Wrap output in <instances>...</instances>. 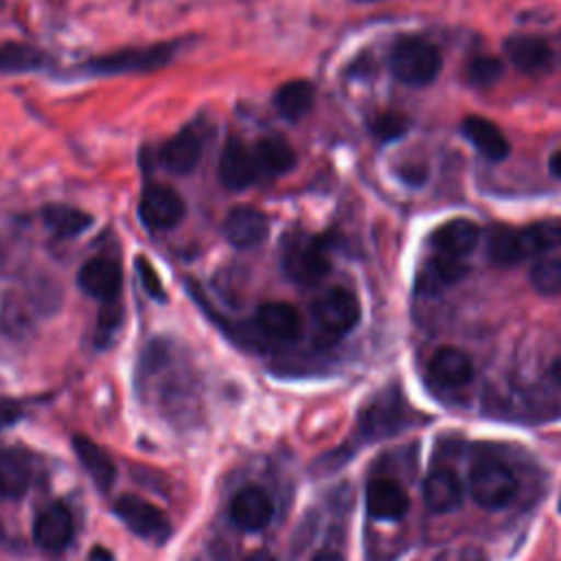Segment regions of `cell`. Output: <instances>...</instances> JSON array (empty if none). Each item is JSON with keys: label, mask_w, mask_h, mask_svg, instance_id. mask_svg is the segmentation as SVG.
I'll use <instances>...</instances> for the list:
<instances>
[{"label": "cell", "mask_w": 561, "mask_h": 561, "mask_svg": "<svg viewBox=\"0 0 561 561\" xmlns=\"http://www.w3.org/2000/svg\"><path fill=\"white\" fill-rule=\"evenodd\" d=\"M530 283L543 296L561 294V256H546L530 267Z\"/></svg>", "instance_id": "obj_30"}, {"label": "cell", "mask_w": 561, "mask_h": 561, "mask_svg": "<svg viewBox=\"0 0 561 561\" xmlns=\"http://www.w3.org/2000/svg\"><path fill=\"white\" fill-rule=\"evenodd\" d=\"M423 500L432 513H449L462 502L460 478L449 467H438L423 482Z\"/></svg>", "instance_id": "obj_21"}, {"label": "cell", "mask_w": 561, "mask_h": 561, "mask_svg": "<svg viewBox=\"0 0 561 561\" xmlns=\"http://www.w3.org/2000/svg\"><path fill=\"white\" fill-rule=\"evenodd\" d=\"M401 175H403L405 182L421 184L423 178H425V167H423V164H405L403 171H401Z\"/></svg>", "instance_id": "obj_36"}, {"label": "cell", "mask_w": 561, "mask_h": 561, "mask_svg": "<svg viewBox=\"0 0 561 561\" xmlns=\"http://www.w3.org/2000/svg\"><path fill=\"white\" fill-rule=\"evenodd\" d=\"M75 533V524H72V515L64 504H50L46 506L35 524H33V537L35 543L46 550V552H59L64 550Z\"/></svg>", "instance_id": "obj_16"}, {"label": "cell", "mask_w": 561, "mask_h": 561, "mask_svg": "<svg viewBox=\"0 0 561 561\" xmlns=\"http://www.w3.org/2000/svg\"><path fill=\"white\" fill-rule=\"evenodd\" d=\"M316 103V88L311 81L307 79H294L283 83L276 94H274V107L276 112L289 121L296 123L302 116H307L311 112Z\"/></svg>", "instance_id": "obj_26"}, {"label": "cell", "mask_w": 561, "mask_h": 561, "mask_svg": "<svg viewBox=\"0 0 561 561\" xmlns=\"http://www.w3.org/2000/svg\"><path fill=\"white\" fill-rule=\"evenodd\" d=\"M31 482L28 456L20 449H0V497H20Z\"/></svg>", "instance_id": "obj_28"}, {"label": "cell", "mask_w": 561, "mask_h": 561, "mask_svg": "<svg viewBox=\"0 0 561 561\" xmlns=\"http://www.w3.org/2000/svg\"><path fill=\"white\" fill-rule=\"evenodd\" d=\"M390 70L392 75L408 85H427L440 72L438 50L421 37H399L390 50Z\"/></svg>", "instance_id": "obj_4"}, {"label": "cell", "mask_w": 561, "mask_h": 561, "mask_svg": "<svg viewBox=\"0 0 561 561\" xmlns=\"http://www.w3.org/2000/svg\"><path fill=\"white\" fill-rule=\"evenodd\" d=\"M226 241L234 248H254L265 241L270 232V219L265 213L252 206H237L232 208L221 226Z\"/></svg>", "instance_id": "obj_11"}, {"label": "cell", "mask_w": 561, "mask_h": 561, "mask_svg": "<svg viewBox=\"0 0 561 561\" xmlns=\"http://www.w3.org/2000/svg\"><path fill=\"white\" fill-rule=\"evenodd\" d=\"M245 561H276V557L272 552H267V550H256Z\"/></svg>", "instance_id": "obj_39"}, {"label": "cell", "mask_w": 561, "mask_h": 561, "mask_svg": "<svg viewBox=\"0 0 561 561\" xmlns=\"http://www.w3.org/2000/svg\"><path fill=\"white\" fill-rule=\"evenodd\" d=\"M427 375L443 388H460L473 377V364L465 351L456 346H443L432 355Z\"/></svg>", "instance_id": "obj_19"}, {"label": "cell", "mask_w": 561, "mask_h": 561, "mask_svg": "<svg viewBox=\"0 0 561 561\" xmlns=\"http://www.w3.org/2000/svg\"><path fill=\"white\" fill-rule=\"evenodd\" d=\"M44 226L57 239H72L92 226V215L70 204H48L42 208Z\"/></svg>", "instance_id": "obj_27"}, {"label": "cell", "mask_w": 561, "mask_h": 561, "mask_svg": "<svg viewBox=\"0 0 561 561\" xmlns=\"http://www.w3.org/2000/svg\"><path fill=\"white\" fill-rule=\"evenodd\" d=\"M217 175L228 191H245L256 184L261 180V171L252 145H245L241 138L234 136L228 138L219 156Z\"/></svg>", "instance_id": "obj_8"}, {"label": "cell", "mask_w": 561, "mask_h": 561, "mask_svg": "<svg viewBox=\"0 0 561 561\" xmlns=\"http://www.w3.org/2000/svg\"><path fill=\"white\" fill-rule=\"evenodd\" d=\"M478 239H480L478 224H473L467 217H456V219H449V221L440 224L432 232L430 243L434 245L436 252L462 259L467 252H471L476 248Z\"/></svg>", "instance_id": "obj_20"}, {"label": "cell", "mask_w": 561, "mask_h": 561, "mask_svg": "<svg viewBox=\"0 0 561 561\" xmlns=\"http://www.w3.org/2000/svg\"><path fill=\"white\" fill-rule=\"evenodd\" d=\"M182 42H158L151 46H134L121 48L114 53H105L99 57L88 59L81 66V75L88 77H116V75H136V72H151L173 61L180 53Z\"/></svg>", "instance_id": "obj_2"}, {"label": "cell", "mask_w": 561, "mask_h": 561, "mask_svg": "<svg viewBox=\"0 0 561 561\" xmlns=\"http://www.w3.org/2000/svg\"><path fill=\"white\" fill-rule=\"evenodd\" d=\"M280 267L296 285L309 287L320 283L331 270L324 237L302 230L287 232L280 243Z\"/></svg>", "instance_id": "obj_3"}, {"label": "cell", "mask_w": 561, "mask_h": 561, "mask_svg": "<svg viewBox=\"0 0 561 561\" xmlns=\"http://www.w3.org/2000/svg\"><path fill=\"white\" fill-rule=\"evenodd\" d=\"M186 213L184 197L167 184H147L138 202V217L149 230H171Z\"/></svg>", "instance_id": "obj_7"}, {"label": "cell", "mask_w": 561, "mask_h": 561, "mask_svg": "<svg viewBox=\"0 0 561 561\" xmlns=\"http://www.w3.org/2000/svg\"><path fill=\"white\" fill-rule=\"evenodd\" d=\"M465 274H467V265L458 256L436 252L427 261H423V265L419 267L414 276V289L419 294L434 296L447 289L449 285L458 283L460 278H465Z\"/></svg>", "instance_id": "obj_13"}, {"label": "cell", "mask_w": 561, "mask_h": 561, "mask_svg": "<svg viewBox=\"0 0 561 561\" xmlns=\"http://www.w3.org/2000/svg\"><path fill=\"white\" fill-rule=\"evenodd\" d=\"M274 506L270 495L259 486H243L230 502V519L241 530L254 533L270 524Z\"/></svg>", "instance_id": "obj_15"}, {"label": "cell", "mask_w": 561, "mask_h": 561, "mask_svg": "<svg viewBox=\"0 0 561 561\" xmlns=\"http://www.w3.org/2000/svg\"><path fill=\"white\" fill-rule=\"evenodd\" d=\"M500 75H502V61L495 57L480 55L467 64V79L473 85H491L500 79Z\"/></svg>", "instance_id": "obj_32"}, {"label": "cell", "mask_w": 561, "mask_h": 561, "mask_svg": "<svg viewBox=\"0 0 561 561\" xmlns=\"http://www.w3.org/2000/svg\"><path fill=\"white\" fill-rule=\"evenodd\" d=\"M134 265H136L138 278H140L142 289L147 291V296H149V298H153V300H158V302H164V300H167V291H164V285H162L160 274L156 272V267H153V265H151L142 254H138V256H136Z\"/></svg>", "instance_id": "obj_34"}, {"label": "cell", "mask_w": 561, "mask_h": 561, "mask_svg": "<svg viewBox=\"0 0 561 561\" xmlns=\"http://www.w3.org/2000/svg\"><path fill=\"white\" fill-rule=\"evenodd\" d=\"M550 370H552V377L561 383V355L554 359V364H552V368H550Z\"/></svg>", "instance_id": "obj_40"}, {"label": "cell", "mask_w": 561, "mask_h": 561, "mask_svg": "<svg viewBox=\"0 0 561 561\" xmlns=\"http://www.w3.org/2000/svg\"><path fill=\"white\" fill-rule=\"evenodd\" d=\"M53 64V57L24 42H0V72L2 75H22L39 72Z\"/></svg>", "instance_id": "obj_25"}, {"label": "cell", "mask_w": 561, "mask_h": 561, "mask_svg": "<svg viewBox=\"0 0 561 561\" xmlns=\"http://www.w3.org/2000/svg\"><path fill=\"white\" fill-rule=\"evenodd\" d=\"M114 513L134 535L142 539L164 541L169 535V519L164 513L138 495H121L114 502Z\"/></svg>", "instance_id": "obj_9"}, {"label": "cell", "mask_w": 561, "mask_h": 561, "mask_svg": "<svg viewBox=\"0 0 561 561\" xmlns=\"http://www.w3.org/2000/svg\"><path fill=\"white\" fill-rule=\"evenodd\" d=\"M77 285L90 298L101 300L103 305L121 300L123 291V270L116 261L107 256H94L85 261L77 274Z\"/></svg>", "instance_id": "obj_10"}, {"label": "cell", "mask_w": 561, "mask_h": 561, "mask_svg": "<svg viewBox=\"0 0 561 561\" xmlns=\"http://www.w3.org/2000/svg\"><path fill=\"white\" fill-rule=\"evenodd\" d=\"M311 316L324 335L340 337L355 329L362 316V307L351 289L331 287L311 302Z\"/></svg>", "instance_id": "obj_6"}, {"label": "cell", "mask_w": 561, "mask_h": 561, "mask_svg": "<svg viewBox=\"0 0 561 561\" xmlns=\"http://www.w3.org/2000/svg\"><path fill=\"white\" fill-rule=\"evenodd\" d=\"M311 561H344V557L333 550H324V552H318Z\"/></svg>", "instance_id": "obj_38"}, {"label": "cell", "mask_w": 561, "mask_h": 561, "mask_svg": "<svg viewBox=\"0 0 561 561\" xmlns=\"http://www.w3.org/2000/svg\"><path fill=\"white\" fill-rule=\"evenodd\" d=\"M202 158V138L193 129H180L175 136H171L167 142L158 149V160L162 169L175 175H186L195 171L197 162Z\"/></svg>", "instance_id": "obj_17"}, {"label": "cell", "mask_w": 561, "mask_h": 561, "mask_svg": "<svg viewBox=\"0 0 561 561\" xmlns=\"http://www.w3.org/2000/svg\"><path fill=\"white\" fill-rule=\"evenodd\" d=\"M254 158L261 171V180H274L289 173L296 164V153L283 136H263L254 145Z\"/></svg>", "instance_id": "obj_22"}, {"label": "cell", "mask_w": 561, "mask_h": 561, "mask_svg": "<svg viewBox=\"0 0 561 561\" xmlns=\"http://www.w3.org/2000/svg\"><path fill=\"white\" fill-rule=\"evenodd\" d=\"M504 55L526 75H541L552 66V48L539 35H511L504 42Z\"/></svg>", "instance_id": "obj_14"}, {"label": "cell", "mask_w": 561, "mask_h": 561, "mask_svg": "<svg viewBox=\"0 0 561 561\" xmlns=\"http://www.w3.org/2000/svg\"><path fill=\"white\" fill-rule=\"evenodd\" d=\"M399 401H390V399H381L375 401L366 414L362 416V430L364 434L370 436H381V434H390L401 425L399 419Z\"/></svg>", "instance_id": "obj_29"}, {"label": "cell", "mask_w": 561, "mask_h": 561, "mask_svg": "<svg viewBox=\"0 0 561 561\" xmlns=\"http://www.w3.org/2000/svg\"><path fill=\"white\" fill-rule=\"evenodd\" d=\"M370 134L377 136L379 140H394V138H401L408 129V121L405 116L401 114H394V112H381L377 114L370 123Z\"/></svg>", "instance_id": "obj_33"}, {"label": "cell", "mask_w": 561, "mask_h": 561, "mask_svg": "<svg viewBox=\"0 0 561 561\" xmlns=\"http://www.w3.org/2000/svg\"><path fill=\"white\" fill-rule=\"evenodd\" d=\"M22 416V408L7 397H0V430L13 425Z\"/></svg>", "instance_id": "obj_35"}, {"label": "cell", "mask_w": 561, "mask_h": 561, "mask_svg": "<svg viewBox=\"0 0 561 561\" xmlns=\"http://www.w3.org/2000/svg\"><path fill=\"white\" fill-rule=\"evenodd\" d=\"M256 329L276 342H296L302 333V318L291 302L272 300L263 302L254 313Z\"/></svg>", "instance_id": "obj_12"}, {"label": "cell", "mask_w": 561, "mask_h": 561, "mask_svg": "<svg viewBox=\"0 0 561 561\" xmlns=\"http://www.w3.org/2000/svg\"><path fill=\"white\" fill-rule=\"evenodd\" d=\"M469 491L480 506L502 508L515 497L517 478L502 460L482 458L471 467Z\"/></svg>", "instance_id": "obj_5"}, {"label": "cell", "mask_w": 561, "mask_h": 561, "mask_svg": "<svg viewBox=\"0 0 561 561\" xmlns=\"http://www.w3.org/2000/svg\"><path fill=\"white\" fill-rule=\"evenodd\" d=\"M408 491L388 478H377L366 489V508L375 519L394 522L408 513Z\"/></svg>", "instance_id": "obj_18"}, {"label": "cell", "mask_w": 561, "mask_h": 561, "mask_svg": "<svg viewBox=\"0 0 561 561\" xmlns=\"http://www.w3.org/2000/svg\"><path fill=\"white\" fill-rule=\"evenodd\" d=\"M462 134L489 160H504L511 151L508 140L504 138L500 127L489 118L467 116L462 121Z\"/></svg>", "instance_id": "obj_23"}, {"label": "cell", "mask_w": 561, "mask_h": 561, "mask_svg": "<svg viewBox=\"0 0 561 561\" xmlns=\"http://www.w3.org/2000/svg\"><path fill=\"white\" fill-rule=\"evenodd\" d=\"M72 447H75V454H77L81 467L92 478V482L101 491H107L116 480V465L110 458V454L103 447H99L96 443H92L88 436H79V434L72 438Z\"/></svg>", "instance_id": "obj_24"}, {"label": "cell", "mask_w": 561, "mask_h": 561, "mask_svg": "<svg viewBox=\"0 0 561 561\" xmlns=\"http://www.w3.org/2000/svg\"><path fill=\"white\" fill-rule=\"evenodd\" d=\"M561 248V221H535L524 228L497 226L486 239V252L497 265H515L537 254Z\"/></svg>", "instance_id": "obj_1"}, {"label": "cell", "mask_w": 561, "mask_h": 561, "mask_svg": "<svg viewBox=\"0 0 561 561\" xmlns=\"http://www.w3.org/2000/svg\"><path fill=\"white\" fill-rule=\"evenodd\" d=\"M123 322V307L121 300L116 302H107L101 309L99 322H96V335H94V344L96 346H107L114 337V333L121 329Z\"/></svg>", "instance_id": "obj_31"}, {"label": "cell", "mask_w": 561, "mask_h": 561, "mask_svg": "<svg viewBox=\"0 0 561 561\" xmlns=\"http://www.w3.org/2000/svg\"><path fill=\"white\" fill-rule=\"evenodd\" d=\"M548 167H550V173L561 180V149H557V151L550 156Z\"/></svg>", "instance_id": "obj_37"}]
</instances>
